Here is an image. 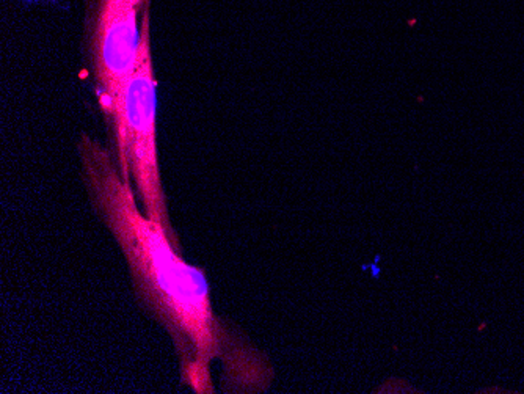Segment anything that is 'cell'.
Listing matches in <instances>:
<instances>
[{
	"label": "cell",
	"mask_w": 524,
	"mask_h": 394,
	"mask_svg": "<svg viewBox=\"0 0 524 394\" xmlns=\"http://www.w3.org/2000/svg\"><path fill=\"white\" fill-rule=\"evenodd\" d=\"M78 150L93 209L121 248L140 302L173 339L184 385L212 393L214 360L225 361L237 380L259 372L217 317L204 272L185 262L165 229L141 214L112 152L86 134Z\"/></svg>",
	"instance_id": "obj_1"
},
{
	"label": "cell",
	"mask_w": 524,
	"mask_h": 394,
	"mask_svg": "<svg viewBox=\"0 0 524 394\" xmlns=\"http://www.w3.org/2000/svg\"><path fill=\"white\" fill-rule=\"evenodd\" d=\"M141 46L137 67L126 89L123 111V139L117 161L123 178L135 181V190L145 207V216L165 229L174 247H179L163 192L156 148V78L152 71L150 12L141 19Z\"/></svg>",
	"instance_id": "obj_2"
},
{
	"label": "cell",
	"mask_w": 524,
	"mask_h": 394,
	"mask_svg": "<svg viewBox=\"0 0 524 394\" xmlns=\"http://www.w3.org/2000/svg\"><path fill=\"white\" fill-rule=\"evenodd\" d=\"M146 0H96L90 27V62L101 111L110 124L115 146L121 145L126 89L132 78L143 27L139 10Z\"/></svg>",
	"instance_id": "obj_3"
}]
</instances>
